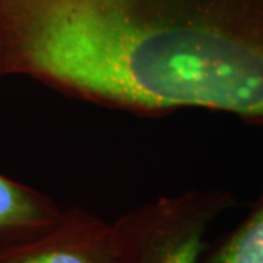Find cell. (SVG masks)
Returning a JSON list of instances; mask_svg holds the SVG:
<instances>
[{"mask_svg": "<svg viewBox=\"0 0 263 263\" xmlns=\"http://www.w3.org/2000/svg\"><path fill=\"white\" fill-rule=\"evenodd\" d=\"M234 205L231 193L205 189L132 209L113 222L120 263H199L209 227Z\"/></svg>", "mask_w": 263, "mask_h": 263, "instance_id": "2", "label": "cell"}, {"mask_svg": "<svg viewBox=\"0 0 263 263\" xmlns=\"http://www.w3.org/2000/svg\"><path fill=\"white\" fill-rule=\"evenodd\" d=\"M62 214L50 197L0 174V247L44 233Z\"/></svg>", "mask_w": 263, "mask_h": 263, "instance_id": "4", "label": "cell"}, {"mask_svg": "<svg viewBox=\"0 0 263 263\" xmlns=\"http://www.w3.org/2000/svg\"><path fill=\"white\" fill-rule=\"evenodd\" d=\"M202 263H263V193L245 221Z\"/></svg>", "mask_w": 263, "mask_h": 263, "instance_id": "5", "label": "cell"}, {"mask_svg": "<svg viewBox=\"0 0 263 263\" xmlns=\"http://www.w3.org/2000/svg\"><path fill=\"white\" fill-rule=\"evenodd\" d=\"M0 263H120V246L113 224L70 208L44 233L0 247Z\"/></svg>", "mask_w": 263, "mask_h": 263, "instance_id": "3", "label": "cell"}, {"mask_svg": "<svg viewBox=\"0 0 263 263\" xmlns=\"http://www.w3.org/2000/svg\"><path fill=\"white\" fill-rule=\"evenodd\" d=\"M141 116L263 124V0H0V76Z\"/></svg>", "mask_w": 263, "mask_h": 263, "instance_id": "1", "label": "cell"}]
</instances>
